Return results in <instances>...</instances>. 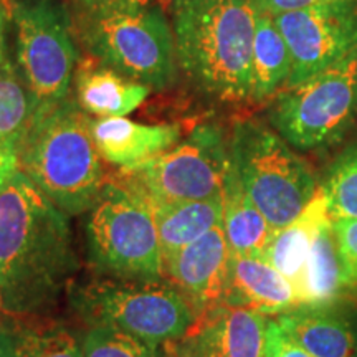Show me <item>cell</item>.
Listing matches in <instances>:
<instances>
[{
  "mask_svg": "<svg viewBox=\"0 0 357 357\" xmlns=\"http://www.w3.org/2000/svg\"><path fill=\"white\" fill-rule=\"evenodd\" d=\"M66 217L17 160L0 169V296L6 314H40L68 287L78 258Z\"/></svg>",
  "mask_w": 357,
  "mask_h": 357,
  "instance_id": "obj_1",
  "label": "cell"
},
{
  "mask_svg": "<svg viewBox=\"0 0 357 357\" xmlns=\"http://www.w3.org/2000/svg\"><path fill=\"white\" fill-rule=\"evenodd\" d=\"M253 0H172L177 65L204 95L227 105L252 102Z\"/></svg>",
  "mask_w": 357,
  "mask_h": 357,
  "instance_id": "obj_2",
  "label": "cell"
},
{
  "mask_svg": "<svg viewBox=\"0 0 357 357\" xmlns=\"http://www.w3.org/2000/svg\"><path fill=\"white\" fill-rule=\"evenodd\" d=\"M91 119L75 100L33 116L17 149V166L65 215L91 211L105 187V169Z\"/></svg>",
  "mask_w": 357,
  "mask_h": 357,
  "instance_id": "obj_3",
  "label": "cell"
},
{
  "mask_svg": "<svg viewBox=\"0 0 357 357\" xmlns=\"http://www.w3.org/2000/svg\"><path fill=\"white\" fill-rule=\"evenodd\" d=\"M229 147L245 192L275 230L296 220L319 189L310 164L257 119L236 123Z\"/></svg>",
  "mask_w": 357,
  "mask_h": 357,
  "instance_id": "obj_4",
  "label": "cell"
},
{
  "mask_svg": "<svg viewBox=\"0 0 357 357\" xmlns=\"http://www.w3.org/2000/svg\"><path fill=\"white\" fill-rule=\"evenodd\" d=\"M82 43L102 65L151 89L171 86L177 73L172 26L159 7L79 13Z\"/></svg>",
  "mask_w": 357,
  "mask_h": 357,
  "instance_id": "obj_5",
  "label": "cell"
},
{
  "mask_svg": "<svg viewBox=\"0 0 357 357\" xmlns=\"http://www.w3.org/2000/svg\"><path fill=\"white\" fill-rule=\"evenodd\" d=\"M268 121L301 153L339 144L357 123V48L298 86L281 89Z\"/></svg>",
  "mask_w": 357,
  "mask_h": 357,
  "instance_id": "obj_6",
  "label": "cell"
},
{
  "mask_svg": "<svg viewBox=\"0 0 357 357\" xmlns=\"http://www.w3.org/2000/svg\"><path fill=\"white\" fill-rule=\"evenodd\" d=\"M73 306L91 326H111L154 349L181 337L197 314L172 283L114 276L78 288Z\"/></svg>",
  "mask_w": 357,
  "mask_h": 357,
  "instance_id": "obj_7",
  "label": "cell"
},
{
  "mask_svg": "<svg viewBox=\"0 0 357 357\" xmlns=\"http://www.w3.org/2000/svg\"><path fill=\"white\" fill-rule=\"evenodd\" d=\"M8 10L15 66L37 116L68 100L78 61L75 26L61 0H13Z\"/></svg>",
  "mask_w": 357,
  "mask_h": 357,
  "instance_id": "obj_8",
  "label": "cell"
},
{
  "mask_svg": "<svg viewBox=\"0 0 357 357\" xmlns=\"http://www.w3.org/2000/svg\"><path fill=\"white\" fill-rule=\"evenodd\" d=\"M89 255L114 278L159 281V235L149 204L123 181L106 182L88 222Z\"/></svg>",
  "mask_w": 357,
  "mask_h": 357,
  "instance_id": "obj_9",
  "label": "cell"
},
{
  "mask_svg": "<svg viewBox=\"0 0 357 357\" xmlns=\"http://www.w3.org/2000/svg\"><path fill=\"white\" fill-rule=\"evenodd\" d=\"M229 164L230 147L222 128L200 124L164 154L123 169L119 181L146 202L205 200L222 195Z\"/></svg>",
  "mask_w": 357,
  "mask_h": 357,
  "instance_id": "obj_10",
  "label": "cell"
},
{
  "mask_svg": "<svg viewBox=\"0 0 357 357\" xmlns=\"http://www.w3.org/2000/svg\"><path fill=\"white\" fill-rule=\"evenodd\" d=\"M275 22L293 63L284 88L298 86L357 48V0L283 13Z\"/></svg>",
  "mask_w": 357,
  "mask_h": 357,
  "instance_id": "obj_11",
  "label": "cell"
},
{
  "mask_svg": "<svg viewBox=\"0 0 357 357\" xmlns=\"http://www.w3.org/2000/svg\"><path fill=\"white\" fill-rule=\"evenodd\" d=\"M266 324L260 312L218 303L195 314L190 328L169 342L166 357H263Z\"/></svg>",
  "mask_w": 357,
  "mask_h": 357,
  "instance_id": "obj_12",
  "label": "cell"
},
{
  "mask_svg": "<svg viewBox=\"0 0 357 357\" xmlns=\"http://www.w3.org/2000/svg\"><path fill=\"white\" fill-rule=\"evenodd\" d=\"M230 248L223 223L162 261L164 276L189 300L195 312L223 303Z\"/></svg>",
  "mask_w": 357,
  "mask_h": 357,
  "instance_id": "obj_13",
  "label": "cell"
},
{
  "mask_svg": "<svg viewBox=\"0 0 357 357\" xmlns=\"http://www.w3.org/2000/svg\"><path fill=\"white\" fill-rule=\"evenodd\" d=\"M276 323L314 357H357V301L342 298L294 307Z\"/></svg>",
  "mask_w": 357,
  "mask_h": 357,
  "instance_id": "obj_14",
  "label": "cell"
},
{
  "mask_svg": "<svg viewBox=\"0 0 357 357\" xmlns=\"http://www.w3.org/2000/svg\"><path fill=\"white\" fill-rule=\"evenodd\" d=\"M223 303L278 316L300 306L293 284L263 257L230 255Z\"/></svg>",
  "mask_w": 357,
  "mask_h": 357,
  "instance_id": "obj_15",
  "label": "cell"
},
{
  "mask_svg": "<svg viewBox=\"0 0 357 357\" xmlns=\"http://www.w3.org/2000/svg\"><path fill=\"white\" fill-rule=\"evenodd\" d=\"M98 153L105 160L131 169L149 162L181 139L178 124H139L126 118H100L91 121Z\"/></svg>",
  "mask_w": 357,
  "mask_h": 357,
  "instance_id": "obj_16",
  "label": "cell"
},
{
  "mask_svg": "<svg viewBox=\"0 0 357 357\" xmlns=\"http://www.w3.org/2000/svg\"><path fill=\"white\" fill-rule=\"evenodd\" d=\"M329 218H331V213H329L328 200L319 187L300 217L289 225L275 231L273 238L263 253V258L293 284L300 306L312 242L319 227Z\"/></svg>",
  "mask_w": 357,
  "mask_h": 357,
  "instance_id": "obj_17",
  "label": "cell"
},
{
  "mask_svg": "<svg viewBox=\"0 0 357 357\" xmlns=\"http://www.w3.org/2000/svg\"><path fill=\"white\" fill-rule=\"evenodd\" d=\"M77 102L86 114L123 118L141 106L153 89L102 65H84L75 73Z\"/></svg>",
  "mask_w": 357,
  "mask_h": 357,
  "instance_id": "obj_18",
  "label": "cell"
},
{
  "mask_svg": "<svg viewBox=\"0 0 357 357\" xmlns=\"http://www.w3.org/2000/svg\"><path fill=\"white\" fill-rule=\"evenodd\" d=\"M222 204V223L230 255L263 257L276 230L248 197L231 166V160L223 182Z\"/></svg>",
  "mask_w": 357,
  "mask_h": 357,
  "instance_id": "obj_19",
  "label": "cell"
},
{
  "mask_svg": "<svg viewBox=\"0 0 357 357\" xmlns=\"http://www.w3.org/2000/svg\"><path fill=\"white\" fill-rule=\"evenodd\" d=\"M159 235L162 261L222 223V195L205 200L147 202Z\"/></svg>",
  "mask_w": 357,
  "mask_h": 357,
  "instance_id": "obj_20",
  "label": "cell"
},
{
  "mask_svg": "<svg viewBox=\"0 0 357 357\" xmlns=\"http://www.w3.org/2000/svg\"><path fill=\"white\" fill-rule=\"evenodd\" d=\"M0 357H83V352L65 326L7 314L0 321Z\"/></svg>",
  "mask_w": 357,
  "mask_h": 357,
  "instance_id": "obj_21",
  "label": "cell"
},
{
  "mask_svg": "<svg viewBox=\"0 0 357 357\" xmlns=\"http://www.w3.org/2000/svg\"><path fill=\"white\" fill-rule=\"evenodd\" d=\"M346 263L339 250L333 218L319 227L307 258L301 306L324 305L354 294Z\"/></svg>",
  "mask_w": 357,
  "mask_h": 357,
  "instance_id": "obj_22",
  "label": "cell"
},
{
  "mask_svg": "<svg viewBox=\"0 0 357 357\" xmlns=\"http://www.w3.org/2000/svg\"><path fill=\"white\" fill-rule=\"evenodd\" d=\"M291 55L275 17L257 10L253 38L252 102H263L287 86L291 75Z\"/></svg>",
  "mask_w": 357,
  "mask_h": 357,
  "instance_id": "obj_23",
  "label": "cell"
},
{
  "mask_svg": "<svg viewBox=\"0 0 357 357\" xmlns=\"http://www.w3.org/2000/svg\"><path fill=\"white\" fill-rule=\"evenodd\" d=\"M33 101L10 56L0 63V160H17V149L33 119Z\"/></svg>",
  "mask_w": 357,
  "mask_h": 357,
  "instance_id": "obj_24",
  "label": "cell"
},
{
  "mask_svg": "<svg viewBox=\"0 0 357 357\" xmlns=\"http://www.w3.org/2000/svg\"><path fill=\"white\" fill-rule=\"evenodd\" d=\"M331 218H357V139L347 144L326 169L321 184Z\"/></svg>",
  "mask_w": 357,
  "mask_h": 357,
  "instance_id": "obj_25",
  "label": "cell"
},
{
  "mask_svg": "<svg viewBox=\"0 0 357 357\" xmlns=\"http://www.w3.org/2000/svg\"><path fill=\"white\" fill-rule=\"evenodd\" d=\"M83 357H159L158 349L141 339L105 324L88 329L82 341Z\"/></svg>",
  "mask_w": 357,
  "mask_h": 357,
  "instance_id": "obj_26",
  "label": "cell"
},
{
  "mask_svg": "<svg viewBox=\"0 0 357 357\" xmlns=\"http://www.w3.org/2000/svg\"><path fill=\"white\" fill-rule=\"evenodd\" d=\"M333 229L352 288L357 293V218H334Z\"/></svg>",
  "mask_w": 357,
  "mask_h": 357,
  "instance_id": "obj_27",
  "label": "cell"
},
{
  "mask_svg": "<svg viewBox=\"0 0 357 357\" xmlns=\"http://www.w3.org/2000/svg\"><path fill=\"white\" fill-rule=\"evenodd\" d=\"M263 357H314L298 344L275 321H268L265 356Z\"/></svg>",
  "mask_w": 357,
  "mask_h": 357,
  "instance_id": "obj_28",
  "label": "cell"
},
{
  "mask_svg": "<svg viewBox=\"0 0 357 357\" xmlns=\"http://www.w3.org/2000/svg\"><path fill=\"white\" fill-rule=\"evenodd\" d=\"M79 13H113L151 6V0H73Z\"/></svg>",
  "mask_w": 357,
  "mask_h": 357,
  "instance_id": "obj_29",
  "label": "cell"
},
{
  "mask_svg": "<svg viewBox=\"0 0 357 357\" xmlns=\"http://www.w3.org/2000/svg\"><path fill=\"white\" fill-rule=\"evenodd\" d=\"M342 2V0H253L258 10L270 15H283V13L306 10V8L326 6V3Z\"/></svg>",
  "mask_w": 357,
  "mask_h": 357,
  "instance_id": "obj_30",
  "label": "cell"
},
{
  "mask_svg": "<svg viewBox=\"0 0 357 357\" xmlns=\"http://www.w3.org/2000/svg\"><path fill=\"white\" fill-rule=\"evenodd\" d=\"M8 22H10V10H8L6 0H0V63L8 58V48H7Z\"/></svg>",
  "mask_w": 357,
  "mask_h": 357,
  "instance_id": "obj_31",
  "label": "cell"
},
{
  "mask_svg": "<svg viewBox=\"0 0 357 357\" xmlns=\"http://www.w3.org/2000/svg\"><path fill=\"white\" fill-rule=\"evenodd\" d=\"M8 162H12V160H7V162H2V160H0V169H2V167L6 166V164H8Z\"/></svg>",
  "mask_w": 357,
  "mask_h": 357,
  "instance_id": "obj_32",
  "label": "cell"
},
{
  "mask_svg": "<svg viewBox=\"0 0 357 357\" xmlns=\"http://www.w3.org/2000/svg\"><path fill=\"white\" fill-rule=\"evenodd\" d=\"M356 301H357V300H356Z\"/></svg>",
  "mask_w": 357,
  "mask_h": 357,
  "instance_id": "obj_33",
  "label": "cell"
}]
</instances>
